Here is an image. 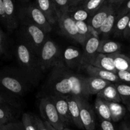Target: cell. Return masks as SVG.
I'll return each instance as SVG.
<instances>
[{"instance_id": "51", "label": "cell", "mask_w": 130, "mask_h": 130, "mask_svg": "<svg viewBox=\"0 0 130 130\" xmlns=\"http://www.w3.org/2000/svg\"><path fill=\"white\" fill-rule=\"evenodd\" d=\"M0 56H2V55H1V54H0Z\"/></svg>"}, {"instance_id": "36", "label": "cell", "mask_w": 130, "mask_h": 130, "mask_svg": "<svg viewBox=\"0 0 130 130\" xmlns=\"http://www.w3.org/2000/svg\"><path fill=\"white\" fill-rule=\"evenodd\" d=\"M117 76L121 82L130 86V72L129 71H117Z\"/></svg>"}, {"instance_id": "35", "label": "cell", "mask_w": 130, "mask_h": 130, "mask_svg": "<svg viewBox=\"0 0 130 130\" xmlns=\"http://www.w3.org/2000/svg\"><path fill=\"white\" fill-rule=\"evenodd\" d=\"M0 130H25L22 121H12L5 124Z\"/></svg>"}, {"instance_id": "49", "label": "cell", "mask_w": 130, "mask_h": 130, "mask_svg": "<svg viewBox=\"0 0 130 130\" xmlns=\"http://www.w3.org/2000/svg\"><path fill=\"white\" fill-rule=\"evenodd\" d=\"M63 130H72V129H70V128H68V127H65L63 129Z\"/></svg>"}, {"instance_id": "18", "label": "cell", "mask_w": 130, "mask_h": 130, "mask_svg": "<svg viewBox=\"0 0 130 130\" xmlns=\"http://www.w3.org/2000/svg\"><path fill=\"white\" fill-rule=\"evenodd\" d=\"M112 82L94 77H85V87L89 96L97 94Z\"/></svg>"}, {"instance_id": "37", "label": "cell", "mask_w": 130, "mask_h": 130, "mask_svg": "<svg viewBox=\"0 0 130 130\" xmlns=\"http://www.w3.org/2000/svg\"><path fill=\"white\" fill-rule=\"evenodd\" d=\"M101 130H116L114 126L111 121L102 119L100 124Z\"/></svg>"}, {"instance_id": "23", "label": "cell", "mask_w": 130, "mask_h": 130, "mask_svg": "<svg viewBox=\"0 0 130 130\" xmlns=\"http://www.w3.org/2000/svg\"><path fill=\"white\" fill-rule=\"evenodd\" d=\"M114 65L117 71H129L130 72V58L120 52L112 54Z\"/></svg>"}, {"instance_id": "6", "label": "cell", "mask_w": 130, "mask_h": 130, "mask_svg": "<svg viewBox=\"0 0 130 130\" xmlns=\"http://www.w3.org/2000/svg\"><path fill=\"white\" fill-rule=\"evenodd\" d=\"M20 16L21 20L24 21V24L36 25L42 29L46 33L52 31V25L37 5H31L24 8L21 11Z\"/></svg>"}, {"instance_id": "24", "label": "cell", "mask_w": 130, "mask_h": 130, "mask_svg": "<svg viewBox=\"0 0 130 130\" xmlns=\"http://www.w3.org/2000/svg\"><path fill=\"white\" fill-rule=\"evenodd\" d=\"M94 106L96 112L102 119L111 121L110 112L105 100L97 96L96 99L95 100Z\"/></svg>"}, {"instance_id": "42", "label": "cell", "mask_w": 130, "mask_h": 130, "mask_svg": "<svg viewBox=\"0 0 130 130\" xmlns=\"http://www.w3.org/2000/svg\"><path fill=\"white\" fill-rule=\"evenodd\" d=\"M130 13V0H129L128 2L126 3V5H125L124 8L120 12V15H124L127 14V13Z\"/></svg>"}, {"instance_id": "4", "label": "cell", "mask_w": 130, "mask_h": 130, "mask_svg": "<svg viewBox=\"0 0 130 130\" xmlns=\"http://www.w3.org/2000/svg\"><path fill=\"white\" fill-rule=\"evenodd\" d=\"M38 57L43 72L62 62L60 60L59 48L56 43L51 40H46L41 48Z\"/></svg>"}, {"instance_id": "38", "label": "cell", "mask_w": 130, "mask_h": 130, "mask_svg": "<svg viewBox=\"0 0 130 130\" xmlns=\"http://www.w3.org/2000/svg\"><path fill=\"white\" fill-rule=\"evenodd\" d=\"M7 51V44H6V40L3 31L0 28V54L3 55L5 54Z\"/></svg>"}, {"instance_id": "33", "label": "cell", "mask_w": 130, "mask_h": 130, "mask_svg": "<svg viewBox=\"0 0 130 130\" xmlns=\"http://www.w3.org/2000/svg\"><path fill=\"white\" fill-rule=\"evenodd\" d=\"M9 95L8 94L0 91V104L10 107H17V103L15 100V98Z\"/></svg>"}, {"instance_id": "44", "label": "cell", "mask_w": 130, "mask_h": 130, "mask_svg": "<svg viewBox=\"0 0 130 130\" xmlns=\"http://www.w3.org/2000/svg\"><path fill=\"white\" fill-rule=\"evenodd\" d=\"M107 2H108L110 4L114 5H120L121 3H122V2H124L125 0H107Z\"/></svg>"}, {"instance_id": "21", "label": "cell", "mask_w": 130, "mask_h": 130, "mask_svg": "<svg viewBox=\"0 0 130 130\" xmlns=\"http://www.w3.org/2000/svg\"><path fill=\"white\" fill-rule=\"evenodd\" d=\"M110 112L111 121L112 122H119L125 116L126 110V108L120 103L116 102H107Z\"/></svg>"}, {"instance_id": "22", "label": "cell", "mask_w": 130, "mask_h": 130, "mask_svg": "<svg viewBox=\"0 0 130 130\" xmlns=\"http://www.w3.org/2000/svg\"><path fill=\"white\" fill-rule=\"evenodd\" d=\"M121 48V45L118 42L110 40H102L100 41L97 52L105 54H112L119 52Z\"/></svg>"}, {"instance_id": "52", "label": "cell", "mask_w": 130, "mask_h": 130, "mask_svg": "<svg viewBox=\"0 0 130 130\" xmlns=\"http://www.w3.org/2000/svg\"></svg>"}, {"instance_id": "34", "label": "cell", "mask_w": 130, "mask_h": 130, "mask_svg": "<svg viewBox=\"0 0 130 130\" xmlns=\"http://www.w3.org/2000/svg\"><path fill=\"white\" fill-rule=\"evenodd\" d=\"M70 15L75 21H85L87 19L89 16L91 17L89 13L83 8L77 10L72 14L70 13Z\"/></svg>"}, {"instance_id": "16", "label": "cell", "mask_w": 130, "mask_h": 130, "mask_svg": "<svg viewBox=\"0 0 130 130\" xmlns=\"http://www.w3.org/2000/svg\"><path fill=\"white\" fill-rule=\"evenodd\" d=\"M100 40L98 37L91 36L85 42L84 47V51L82 52V66L84 64H88L92 57L97 53Z\"/></svg>"}, {"instance_id": "13", "label": "cell", "mask_w": 130, "mask_h": 130, "mask_svg": "<svg viewBox=\"0 0 130 130\" xmlns=\"http://www.w3.org/2000/svg\"><path fill=\"white\" fill-rule=\"evenodd\" d=\"M6 27L9 31H13L18 26V19L16 14L15 0H3Z\"/></svg>"}, {"instance_id": "12", "label": "cell", "mask_w": 130, "mask_h": 130, "mask_svg": "<svg viewBox=\"0 0 130 130\" xmlns=\"http://www.w3.org/2000/svg\"><path fill=\"white\" fill-rule=\"evenodd\" d=\"M82 67L90 77H98V78L109 81L112 83H113V82L117 83V82H121L117 75L112 72L94 67L89 64H84L82 65Z\"/></svg>"}, {"instance_id": "11", "label": "cell", "mask_w": 130, "mask_h": 130, "mask_svg": "<svg viewBox=\"0 0 130 130\" xmlns=\"http://www.w3.org/2000/svg\"><path fill=\"white\" fill-rule=\"evenodd\" d=\"M88 64L94 67L112 72L116 74L117 73V70L115 67L113 59L110 54H105L97 52L91 58Z\"/></svg>"}, {"instance_id": "28", "label": "cell", "mask_w": 130, "mask_h": 130, "mask_svg": "<svg viewBox=\"0 0 130 130\" xmlns=\"http://www.w3.org/2000/svg\"><path fill=\"white\" fill-rule=\"evenodd\" d=\"M130 20V13L124 15H120L119 17L116 19L113 27V32L116 35H121L123 34L124 31L126 29L127 24Z\"/></svg>"}, {"instance_id": "7", "label": "cell", "mask_w": 130, "mask_h": 130, "mask_svg": "<svg viewBox=\"0 0 130 130\" xmlns=\"http://www.w3.org/2000/svg\"><path fill=\"white\" fill-rule=\"evenodd\" d=\"M23 31L26 42L38 56L46 41V32L38 26L29 23L24 24Z\"/></svg>"}, {"instance_id": "25", "label": "cell", "mask_w": 130, "mask_h": 130, "mask_svg": "<svg viewBox=\"0 0 130 130\" xmlns=\"http://www.w3.org/2000/svg\"><path fill=\"white\" fill-rule=\"evenodd\" d=\"M117 91L119 94L121 102L130 111V86L126 84H115Z\"/></svg>"}, {"instance_id": "46", "label": "cell", "mask_w": 130, "mask_h": 130, "mask_svg": "<svg viewBox=\"0 0 130 130\" xmlns=\"http://www.w3.org/2000/svg\"><path fill=\"white\" fill-rule=\"evenodd\" d=\"M120 130H130V127L126 123H122Z\"/></svg>"}, {"instance_id": "32", "label": "cell", "mask_w": 130, "mask_h": 130, "mask_svg": "<svg viewBox=\"0 0 130 130\" xmlns=\"http://www.w3.org/2000/svg\"><path fill=\"white\" fill-rule=\"evenodd\" d=\"M57 10V14L70 10V0H52Z\"/></svg>"}, {"instance_id": "43", "label": "cell", "mask_w": 130, "mask_h": 130, "mask_svg": "<svg viewBox=\"0 0 130 130\" xmlns=\"http://www.w3.org/2000/svg\"><path fill=\"white\" fill-rule=\"evenodd\" d=\"M122 35L124 36V38H130V20L129 21L128 24H127V26H126V29L124 31Z\"/></svg>"}, {"instance_id": "26", "label": "cell", "mask_w": 130, "mask_h": 130, "mask_svg": "<svg viewBox=\"0 0 130 130\" xmlns=\"http://www.w3.org/2000/svg\"><path fill=\"white\" fill-rule=\"evenodd\" d=\"M116 19H117V17H116V11L113 10V12H112L108 15L105 21L102 24L100 28L98 30V32L107 35L109 34L114 27Z\"/></svg>"}, {"instance_id": "3", "label": "cell", "mask_w": 130, "mask_h": 130, "mask_svg": "<svg viewBox=\"0 0 130 130\" xmlns=\"http://www.w3.org/2000/svg\"><path fill=\"white\" fill-rule=\"evenodd\" d=\"M31 82L21 72V74L0 71V87L12 96H22L29 90Z\"/></svg>"}, {"instance_id": "17", "label": "cell", "mask_w": 130, "mask_h": 130, "mask_svg": "<svg viewBox=\"0 0 130 130\" xmlns=\"http://www.w3.org/2000/svg\"><path fill=\"white\" fill-rule=\"evenodd\" d=\"M63 59L68 68H75L82 65V52L74 47H68L63 52Z\"/></svg>"}, {"instance_id": "15", "label": "cell", "mask_w": 130, "mask_h": 130, "mask_svg": "<svg viewBox=\"0 0 130 130\" xmlns=\"http://www.w3.org/2000/svg\"><path fill=\"white\" fill-rule=\"evenodd\" d=\"M36 3L51 24L57 22V12L52 0H36Z\"/></svg>"}, {"instance_id": "41", "label": "cell", "mask_w": 130, "mask_h": 130, "mask_svg": "<svg viewBox=\"0 0 130 130\" xmlns=\"http://www.w3.org/2000/svg\"><path fill=\"white\" fill-rule=\"evenodd\" d=\"M85 0H70V8H75L80 4H83Z\"/></svg>"}, {"instance_id": "48", "label": "cell", "mask_w": 130, "mask_h": 130, "mask_svg": "<svg viewBox=\"0 0 130 130\" xmlns=\"http://www.w3.org/2000/svg\"><path fill=\"white\" fill-rule=\"evenodd\" d=\"M20 1H21L22 2H24V3H26V2H28L29 0H20Z\"/></svg>"}, {"instance_id": "50", "label": "cell", "mask_w": 130, "mask_h": 130, "mask_svg": "<svg viewBox=\"0 0 130 130\" xmlns=\"http://www.w3.org/2000/svg\"><path fill=\"white\" fill-rule=\"evenodd\" d=\"M86 1H87V0H85V2H86Z\"/></svg>"}, {"instance_id": "5", "label": "cell", "mask_w": 130, "mask_h": 130, "mask_svg": "<svg viewBox=\"0 0 130 130\" xmlns=\"http://www.w3.org/2000/svg\"><path fill=\"white\" fill-rule=\"evenodd\" d=\"M40 113L45 121L51 124L57 130H63L66 127L62 122L51 96L47 95L41 98L39 104Z\"/></svg>"}, {"instance_id": "45", "label": "cell", "mask_w": 130, "mask_h": 130, "mask_svg": "<svg viewBox=\"0 0 130 130\" xmlns=\"http://www.w3.org/2000/svg\"><path fill=\"white\" fill-rule=\"evenodd\" d=\"M44 121L45 125V126L47 127V128L48 129V130H57V129H56L55 127H54L51 124L48 123V122H47V121Z\"/></svg>"}, {"instance_id": "29", "label": "cell", "mask_w": 130, "mask_h": 130, "mask_svg": "<svg viewBox=\"0 0 130 130\" xmlns=\"http://www.w3.org/2000/svg\"><path fill=\"white\" fill-rule=\"evenodd\" d=\"M106 1L107 0H87L82 4V8L91 16L103 5Z\"/></svg>"}, {"instance_id": "39", "label": "cell", "mask_w": 130, "mask_h": 130, "mask_svg": "<svg viewBox=\"0 0 130 130\" xmlns=\"http://www.w3.org/2000/svg\"><path fill=\"white\" fill-rule=\"evenodd\" d=\"M0 22H2L6 27V19L5 15L4 7H3V0H0Z\"/></svg>"}, {"instance_id": "2", "label": "cell", "mask_w": 130, "mask_h": 130, "mask_svg": "<svg viewBox=\"0 0 130 130\" xmlns=\"http://www.w3.org/2000/svg\"><path fill=\"white\" fill-rule=\"evenodd\" d=\"M16 53L21 72L31 84H36L40 79L43 72L38 56L26 42L17 45Z\"/></svg>"}, {"instance_id": "1", "label": "cell", "mask_w": 130, "mask_h": 130, "mask_svg": "<svg viewBox=\"0 0 130 130\" xmlns=\"http://www.w3.org/2000/svg\"><path fill=\"white\" fill-rule=\"evenodd\" d=\"M49 95L67 98L70 96L87 98L85 77L70 70L62 62L52 68L47 84Z\"/></svg>"}, {"instance_id": "40", "label": "cell", "mask_w": 130, "mask_h": 130, "mask_svg": "<svg viewBox=\"0 0 130 130\" xmlns=\"http://www.w3.org/2000/svg\"><path fill=\"white\" fill-rule=\"evenodd\" d=\"M35 120L38 130H48V129L47 128V127H46L45 125L44 121H42V120L41 119H40L39 117H36V116Z\"/></svg>"}, {"instance_id": "30", "label": "cell", "mask_w": 130, "mask_h": 130, "mask_svg": "<svg viewBox=\"0 0 130 130\" xmlns=\"http://www.w3.org/2000/svg\"><path fill=\"white\" fill-rule=\"evenodd\" d=\"M14 116L10 107L0 104V121L3 124L13 121Z\"/></svg>"}, {"instance_id": "10", "label": "cell", "mask_w": 130, "mask_h": 130, "mask_svg": "<svg viewBox=\"0 0 130 130\" xmlns=\"http://www.w3.org/2000/svg\"><path fill=\"white\" fill-rule=\"evenodd\" d=\"M113 10H115V8L113 5L106 1L103 5L91 16L89 26L98 32V30L100 28L102 24L105 21L108 15Z\"/></svg>"}, {"instance_id": "27", "label": "cell", "mask_w": 130, "mask_h": 130, "mask_svg": "<svg viewBox=\"0 0 130 130\" xmlns=\"http://www.w3.org/2000/svg\"><path fill=\"white\" fill-rule=\"evenodd\" d=\"M80 43L84 46L85 42L91 35L89 31V26L85 21H76Z\"/></svg>"}, {"instance_id": "9", "label": "cell", "mask_w": 130, "mask_h": 130, "mask_svg": "<svg viewBox=\"0 0 130 130\" xmlns=\"http://www.w3.org/2000/svg\"><path fill=\"white\" fill-rule=\"evenodd\" d=\"M78 103L80 107V115L84 129L86 130H94L96 127L94 113L92 107L87 102V98L79 96Z\"/></svg>"}, {"instance_id": "31", "label": "cell", "mask_w": 130, "mask_h": 130, "mask_svg": "<svg viewBox=\"0 0 130 130\" xmlns=\"http://www.w3.org/2000/svg\"><path fill=\"white\" fill-rule=\"evenodd\" d=\"M22 122L25 130H38L35 116L29 113H23L22 116Z\"/></svg>"}, {"instance_id": "47", "label": "cell", "mask_w": 130, "mask_h": 130, "mask_svg": "<svg viewBox=\"0 0 130 130\" xmlns=\"http://www.w3.org/2000/svg\"><path fill=\"white\" fill-rule=\"evenodd\" d=\"M3 125H4V124H3L2 123V122H1V121H0V129L2 128V127H3Z\"/></svg>"}, {"instance_id": "19", "label": "cell", "mask_w": 130, "mask_h": 130, "mask_svg": "<svg viewBox=\"0 0 130 130\" xmlns=\"http://www.w3.org/2000/svg\"><path fill=\"white\" fill-rule=\"evenodd\" d=\"M78 97L76 96H70L65 98L67 100L70 113L72 122L79 129H84L80 115V107L78 103Z\"/></svg>"}, {"instance_id": "8", "label": "cell", "mask_w": 130, "mask_h": 130, "mask_svg": "<svg viewBox=\"0 0 130 130\" xmlns=\"http://www.w3.org/2000/svg\"><path fill=\"white\" fill-rule=\"evenodd\" d=\"M57 22L64 35L80 43L76 21L73 20L69 11L57 14Z\"/></svg>"}, {"instance_id": "20", "label": "cell", "mask_w": 130, "mask_h": 130, "mask_svg": "<svg viewBox=\"0 0 130 130\" xmlns=\"http://www.w3.org/2000/svg\"><path fill=\"white\" fill-rule=\"evenodd\" d=\"M98 97L102 98L107 102L121 103V100L115 84L111 83L97 94Z\"/></svg>"}, {"instance_id": "14", "label": "cell", "mask_w": 130, "mask_h": 130, "mask_svg": "<svg viewBox=\"0 0 130 130\" xmlns=\"http://www.w3.org/2000/svg\"><path fill=\"white\" fill-rule=\"evenodd\" d=\"M52 98L55 107L59 113L60 118L65 126L70 124L72 122V117L70 113L67 100L65 98L54 95H49Z\"/></svg>"}]
</instances>
